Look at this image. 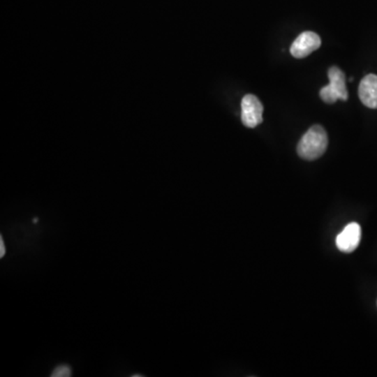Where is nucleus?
<instances>
[{
	"label": "nucleus",
	"instance_id": "5",
	"mask_svg": "<svg viewBox=\"0 0 377 377\" xmlns=\"http://www.w3.org/2000/svg\"><path fill=\"white\" fill-rule=\"evenodd\" d=\"M360 238H362V228L360 224L351 222L337 235L335 243L337 249L343 253H352L360 245Z\"/></svg>",
	"mask_w": 377,
	"mask_h": 377
},
{
	"label": "nucleus",
	"instance_id": "3",
	"mask_svg": "<svg viewBox=\"0 0 377 377\" xmlns=\"http://www.w3.org/2000/svg\"><path fill=\"white\" fill-rule=\"evenodd\" d=\"M263 105L253 94H246L241 102V119L246 127L255 128L263 121Z\"/></svg>",
	"mask_w": 377,
	"mask_h": 377
},
{
	"label": "nucleus",
	"instance_id": "7",
	"mask_svg": "<svg viewBox=\"0 0 377 377\" xmlns=\"http://www.w3.org/2000/svg\"><path fill=\"white\" fill-rule=\"evenodd\" d=\"M71 369L67 364H61V366L57 367L52 372V377H69L71 376Z\"/></svg>",
	"mask_w": 377,
	"mask_h": 377
},
{
	"label": "nucleus",
	"instance_id": "4",
	"mask_svg": "<svg viewBox=\"0 0 377 377\" xmlns=\"http://www.w3.org/2000/svg\"><path fill=\"white\" fill-rule=\"evenodd\" d=\"M320 36L313 31H304L297 36L290 47V54L295 58L302 59L309 56L312 52L318 50L320 46Z\"/></svg>",
	"mask_w": 377,
	"mask_h": 377
},
{
	"label": "nucleus",
	"instance_id": "9",
	"mask_svg": "<svg viewBox=\"0 0 377 377\" xmlns=\"http://www.w3.org/2000/svg\"><path fill=\"white\" fill-rule=\"evenodd\" d=\"M37 221H38V218H35V219H34V223H37Z\"/></svg>",
	"mask_w": 377,
	"mask_h": 377
},
{
	"label": "nucleus",
	"instance_id": "8",
	"mask_svg": "<svg viewBox=\"0 0 377 377\" xmlns=\"http://www.w3.org/2000/svg\"><path fill=\"white\" fill-rule=\"evenodd\" d=\"M6 255V246H4L3 239L0 237V258H3Z\"/></svg>",
	"mask_w": 377,
	"mask_h": 377
},
{
	"label": "nucleus",
	"instance_id": "1",
	"mask_svg": "<svg viewBox=\"0 0 377 377\" xmlns=\"http://www.w3.org/2000/svg\"><path fill=\"white\" fill-rule=\"evenodd\" d=\"M328 146V136L324 128L314 125L304 134L297 144V154L306 161H314L324 154Z\"/></svg>",
	"mask_w": 377,
	"mask_h": 377
},
{
	"label": "nucleus",
	"instance_id": "6",
	"mask_svg": "<svg viewBox=\"0 0 377 377\" xmlns=\"http://www.w3.org/2000/svg\"><path fill=\"white\" fill-rule=\"evenodd\" d=\"M358 96L364 106L369 108H377V75H368L360 82L358 87Z\"/></svg>",
	"mask_w": 377,
	"mask_h": 377
},
{
	"label": "nucleus",
	"instance_id": "2",
	"mask_svg": "<svg viewBox=\"0 0 377 377\" xmlns=\"http://www.w3.org/2000/svg\"><path fill=\"white\" fill-rule=\"evenodd\" d=\"M330 83L320 89V96L327 104H333L337 100H348V90L346 87V75L339 67L332 66L328 71Z\"/></svg>",
	"mask_w": 377,
	"mask_h": 377
}]
</instances>
